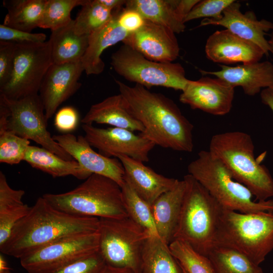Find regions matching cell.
Returning <instances> with one entry per match:
<instances>
[{
	"label": "cell",
	"mask_w": 273,
	"mask_h": 273,
	"mask_svg": "<svg viewBox=\"0 0 273 273\" xmlns=\"http://www.w3.org/2000/svg\"><path fill=\"white\" fill-rule=\"evenodd\" d=\"M115 81L130 112L144 126L142 133L146 138L164 148L192 152L194 126L173 101L138 84L130 86Z\"/></svg>",
	"instance_id": "6da1fadb"
},
{
	"label": "cell",
	"mask_w": 273,
	"mask_h": 273,
	"mask_svg": "<svg viewBox=\"0 0 273 273\" xmlns=\"http://www.w3.org/2000/svg\"><path fill=\"white\" fill-rule=\"evenodd\" d=\"M99 218L71 215L53 207L42 196L14 226L2 254L20 259L60 239L98 232Z\"/></svg>",
	"instance_id": "7a4b0ae2"
},
{
	"label": "cell",
	"mask_w": 273,
	"mask_h": 273,
	"mask_svg": "<svg viewBox=\"0 0 273 273\" xmlns=\"http://www.w3.org/2000/svg\"><path fill=\"white\" fill-rule=\"evenodd\" d=\"M208 151L250 191L256 201L273 197V178L266 166L255 159L249 134L239 131L216 134L211 139Z\"/></svg>",
	"instance_id": "3957f363"
},
{
	"label": "cell",
	"mask_w": 273,
	"mask_h": 273,
	"mask_svg": "<svg viewBox=\"0 0 273 273\" xmlns=\"http://www.w3.org/2000/svg\"><path fill=\"white\" fill-rule=\"evenodd\" d=\"M215 245L234 249L259 265L273 250V211L244 213L222 207Z\"/></svg>",
	"instance_id": "277c9868"
},
{
	"label": "cell",
	"mask_w": 273,
	"mask_h": 273,
	"mask_svg": "<svg viewBox=\"0 0 273 273\" xmlns=\"http://www.w3.org/2000/svg\"><path fill=\"white\" fill-rule=\"evenodd\" d=\"M42 197L56 209L68 214L98 218L128 217L121 187L107 177L93 174L75 188Z\"/></svg>",
	"instance_id": "5b68a950"
},
{
	"label": "cell",
	"mask_w": 273,
	"mask_h": 273,
	"mask_svg": "<svg viewBox=\"0 0 273 273\" xmlns=\"http://www.w3.org/2000/svg\"><path fill=\"white\" fill-rule=\"evenodd\" d=\"M183 179L186 190L173 240L184 241L208 257L214 245L222 207L192 175Z\"/></svg>",
	"instance_id": "8992f818"
},
{
	"label": "cell",
	"mask_w": 273,
	"mask_h": 273,
	"mask_svg": "<svg viewBox=\"0 0 273 273\" xmlns=\"http://www.w3.org/2000/svg\"><path fill=\"white\" fill-rule=\"evenodd\" d=\"M188 171L224 209L244 213L273 211V199L256 201L250 191L208 150L200 151L189 164Z\"/></svg>",
	"instance_id": "52a82bcc"
},
{
	"label": "cell",
	"mask_w": 273,
	"mask_h": 273,
	"mask_svg": "<svg viewBox=\"0 0 273 273\" xmlns=\"http://www.w3.org/2000/svg\"><path fill=\"white\" fill-rule=\"evenodd\" d=\"M47 121L39 94L15 100L0 95V129L33 141L64 160H73L54 140L47 129Z\"/></svg>",
	"instance_id": "ba28073f"
},
{
	"label": "cell",
	"mask_w": 273,
	"mask_h": 273,
	"mask_svg": "<svg viewBox=\"0 0 273 273\" xmlns=\"http://www.w3.org/2000/svg\"><path fill=\"white\" fill-rule=\"evenodd\" d=\"M99 220L98 252L107 265L139 273L143 252L151 235L129 217Z\"/></svg>",
	"instance_id": "9c48e42d"
},
{
	"label": "cell",
	"mask_w": 273,
	"mask_h": 273,
	"mask_svg": "<svg viewBox=\"0 0 273 273\" xmlns=\"http://www.w3.org/2000/svg\"><path fill=\"white\" fill-rule=\"evenodd\" d=\"M111 60L117 74L148 89L156 86L182 92L190 80L180 63L152 61L125 44L112 54Z\"/></svg>",
	"instance_id": "30bf717a"
},
{
	"label": "cell",
	"mask_w": 273,
	"mask_h": 273,
	"mask_svg": "<svg viewBox=\"0 0 273 273\" xmlns=\"http://www.w3.org/2000/svg\"><path fill=\"white\" fill-rule=\"evenodd\" d=\"M52 64L49 40L16 43L12 74L7 83L0 88V95L15 100L38 94L43 79Z\"/></svg>",
	"instance_id": "8fae6325"
},
{
	"label": "cell",
	"mask_w": 273,
	"mask_h": 273,
	"mask_svg": "<svg viewBox=\"0 0 273 273\" xmlns=\"http://www.w3.org/2000/svg\"><path fill=\"white\" fill-rule=\"evenodd\" d=\"M98 232L69 236L20 259L28 273H52L98 251Z\"/></svg>",
	"instance_id": "7c38bea8"
},
{
	"label": "cell",
	"mask_w": 273,
	"mask_h": 273,
	"mask_svg": "<svg viewBox=\"0 0 273 273\" xmlns=\"http://www.w3.org/2000/svg\"><path fill=\"white\" fill-rule=\"evenodd\" d=\"M84 136L92 147L102 155L117 158L126 156L134 160L147 162L150 152L155 145L142 132L136 134L129 130L118 128H106L82 124Z\"/></svg>",
	"instance_id": "4fadbf2b"
},
{
	"label": "cell",
	"mask_w": 273,
	"mask_h": 273,
	"mask_svg": "<svg viewBox=\"0 0 273 273\" xmlns=\"http://www.w3.org/2000/svg\"><path fill=\"white\" fill-rule=\"evenodd\" d=\"M235 88L218 78L204 77L190 80L179 96V101L193 109L222 116L231 110Z\"/></svg>",
	"instance_id": "5bb4252c"
},
{
	"label": "cell",
	"mask_w": 273,
	"mask_h": 273,
	"mask_svg": "<svg viewBox=\"0 0 273 273\" xmlns=\"http://www.w3.org/2000/svg\"><path fill=\"white\" fill-rule=\"evenodd\" d=\"M52 137L89 175L96 174L107 177L121 187L124 184L125 172L120 161L96 152L84 136L76 137L69 133Z\"/></svg>",
	"instance_id": "9a60e30c"
},
{
	"label": "cell",
	"mask_w": 273,
	"mask_h": 273,
	"mask_svg": "<svg viewBox=\"0 0 273 273\" xmlns=\"http://www.w3.org/2000/svg\"><path fill=\"white\" fill-rule=\"evenodd\" d=\"M84 71L81 61L61 64H52L39 89V96L48 120L58 107L80 87L79 79Z\"/></svg>",
	"instance_id": "2e32d148"
},
{
	"label": "cell",
	"mask_w": 273,
	"mask_h": 273,
	"mask_svg": "<svg viewBox=\"0 0 273 273\" xmlns=\"http://www.w3.org/2000/svg\"><path fill=\"white\" fill-rule=\"evenodd\" d=\"M175 34L166 27L146 20L141 28L129 34L122 42L149 60L173 62L180 51Z\"/></svg>",
	"instance_id": "e0dca14e"
},
{
	"label": "cell",
	"mask_w": 273,
	"mask_h": 273,
	"mask_svg": "<svg viewBox=\"0 0 273 273\" xmlns=\"http://www.w3.org/2000/svg\"><path fill=\"white\" fill-rule=\"evenodd\" d=\"M240 7V3L235 1L225 9L220 19L205 18L199 26H223L236 35L258 46L265 55L268 56L269 52L273 55V51L265 37L266 32L273 30V23L264 19L258 20L252 11L243 13Z\"/></svg>",
	"instance_id": "ac0fdd59"
},
{
	"label": "cell",
	"mask_w": 273,
	"mask_h": 273,
	"mask_svg": "<svg viewBox=\"0 0 273 273\" xmlns=\"http://www.w3.org/2000/svg\"><path fill=\"white\" fill-rule=\"evenodd\" d=\"M205 52L209 60L224 65L258 62L265 55L258 46L228 29L217 30L210 35L207 39Z\"/></svg>",
	"instance_id": "d6986e66"
},
{
	"label": "cell",
	"mask_w": 273,
	"mask_h": 273,
	"mask_svg": "<svg viewBox=\"0 0 273 273\" xmlns=\"http://www.w3.org/2000/svg\"><path fill=\"white\" fill-rule=\"evenodd\" d=\"M199 0H128L124 8L138 11L147 20L175 33L186 28L184 20Z\"/></svg>",
	"instance_id": "ffe728a7"
},
{
	"label": "cell",
	"mask_w": 273,
	"mask_h": 273,
	"mask_svg": "<svg viewBox=\"0 0 273 273\" xmlns=\"http://www.w3.org/2000/svg\"><path fill=\"white\" fill-rule=\"evenodd\" d=\"M218 71L200 70L203 75H213L235 88L240 86L244 93L253 96L262 88L273 86V65L268 61L239 65L235 67L220 65Z\"/></svg>",
	"instance_id": "44dd1931"
},
{
	"label": "cell",
	"mask_w": 273,
	"mask_h": 273,
	"mask_svg": "<svg viewBox=\"0 0 273 273\" xmlns=\"http://www.w3.org/2000/svg\"><path fill=\"white\" fill-rule=\"evenodd\" d=\"M117 158L124 169V180L151 206L159 196L172 189L178 180L158 174L144 162L127 156H119Z\"/></svg>",
	"instance_id": "7402d4cb"
},
{
	"label": "cell",
	"mask_w": 273,
	"mask_h": 273,
	"mask_svg": "<svg viewBox=\"0 0 273 273\" xmlns=\"http://www.w3.org/2000/svg\"><path fill=\"white\" fill-rule=\"evenodd\" d=\"M82 124H105L132 131L143 132L142 124L131 114L128 105L119 93L91 106L81 120Z\"/></svg>",
	"instance_id": "603a6c76"
},
{
	"label": "cell",
	"mask_w": 273,
	"mask_h": 273,
	"mask_svg": "<svg viewBox=\"0 0 273 273\" xmlns=\"http://www.w3.org/2000/svg\"><path fill=\"white\" fill-rule=\"evenodd\" d=\"M186 190V183L179 180L169 191L159 196L151 210L160 239L167 245L173 240Z\"/></svg>",
	"instance_id": "cb8c5ba5"
},
{
	"label": "cell",
	"mask_w": 273,
	"mask_h": 273,
	"mask_svg": "<svg viewBox=\"0 0 273 273\" xmlns=\"http://www.w3.org/2000/svg\"><path fill=\"white\" fill-rule=\"evenodd\" d=\"M121 10L115 11L108 23L89 35L88 47L81 59L87 75L101 73L105 68L101 57L104 51L119 41L122 42L129 34L118 23L117 15Z\"/></svg>",
	"instance_id": "d4e9b609"
},
{
	"label": "cell",
	"mask_w": 273,
	"mask_h": 273,
	"mask_svg": "<svg viewBox=\"0 0 273 273\" xmlns=\"http://www.w3.org/2000/svg\"><path fill=\"white\" fill-rule=\"evenodd\" d=\"M49 40L53 64L81 61L88 47L89 35H78L74 30V20L68 25L51 31Z\"/></svg>",
	"instance_id": "484cf974"
},
{
	"label": "cell",
	"mask_w": 273,
	"mask_h": 273,
	"mask_svg": "<svg viewBox=\"0 0 273 273\" xmlns=\"http://www.w3.org/2000/svg\"><path fill=\"white\" fill-rule=\"evenodd\" d=\"M23 190H15L9 185L5 174L0 171V246L9 238L15 225L29 211L24 204Z\"/></svg>",
	"instance_id": "4316f807"
},
{
	"label": "cell",
	"mask_w": 273,
	"mask_h": 273,
	"mask_svg": "<svg viewBox=\"0 0 273 273\" xmlns=\"http://www.w3.org/2000/svg\"><path fill=\"white\" fill-rule=\"evenodd\" d=\"M24 161L53 177L72 175L79 179H85L90 176L74 159L64 160L43 147L30 145Z\"/></svg>",
	"instance_id": "83f0119b"
},
{
	"label": "cell",
	"mask_w": 273,
	"mask_h": 273,
	"mask_svg": "<svg viewBox=\"0 0 273 273\" xmlns=\"http://www.w3.org/2000/svg\"><path fill=\"white\" fill-rule=\"evenodd\" d=\"M139 273H187L160 237L150 236L142 257Z\"/></svg>",
	"instance_id": "f1b7e54d"
},
{
	"label": "cell",
	"mask_w": 273,
	"mask_h": 273,
	"mask_svg": "<svg viewBox=\"0 0 273 273\" xmlns=\"http://www.w3.org/2000/svg\"><path fill=\"white\" fill-rule=\"evenodd\" d=\"M47 0L4 1L8 10L3 24L12 28L31 32L39 27Z\"/></svg>",
	"instance_id": "f546056e"
},
{
	"label": "cell",
	"mask_w": 273,
	"mask_h": 273,
	"mask_svg": "<svg viewBox=\"0 0 273 273\" xmlns=\"http://www.w3.org/2000/svg\"><path fill=\"white\" fill-rule=\"evenodd\" d=\"M208 257L215 273H264L259 265L230 248L215 245Z\"/></svg>",
	"instance_id": "4dcf8cb0"
},
{
	"label": "cell",
	"mask_w": 273,
	"mask_h": 273,
	"mask_svg": "<svg viewBox=\"0 0 273 273\" xmlns=\"http://www.w3.org/2000/svg\"><path fill=\"white\" fill-rule=\"evenodd\" d=\"M121 190L128 216L145 230L150 235L159 237L151 206L139 196L125 180Z\"/></svg>",
	"instance_id": "1f68e13d"
},
{
	"label": "cell",
	"mask_w": 273,
	"mask_h": 273,
	"mask_svg": "<svg viewBox=\"0 0 273 273\" xmlns=\"http://www.w3.org/2000/svg\"><path fill=\"white\" fill-rule=\"evenodd\" d=\"M75 20L74 27L78 35H89L108 23L115 11L106 8L98 0H86Z\"/></svg>",
	"instance_id": "d6a6232c"
},
{
	"label": "cell",
	"mask_w": 273,
	"mask_h": 273,
	"mask_svg": "<svg viewBox=\"0 0 273 273\" xmlns=\"http://www.w3.org/2000/svg\"><path fill=\"white\" fill-rule=\"evenodd\" d=\"M168 246L187 273H215L209 258L195 251L187 243L174 240Z\"/></svg>",
	"instance_id": "836d02e7"
},
{
	"label": "cell",
	"mask_w": 273,
	"mask_h": 273,
	"mask_svg": "<svg viewBox=\"0 0 273 273\" xmlns=\"http://www.w3.org/2000/svg\"><path fill=\"white\" fill-rule=\"evenodd\" d=\"M86 0H47L38 27L51 31L69 24L74 8L83 6Z\"/></svg>",
	"instance_id": "e575fe53"
},
{
	"label": "cell",
	"mask_w": 273,
	"mask_h": 273,
	"mask_svg": "<svg viewBox=\"0 0 273 273\" xmlns=\"http://www.w3.org/2000/svg\"><path fill=\"white\" fill-rule=\"evenodd\" d=\"M30 141L5 129H0V162L10 165L24 160Z\"/></svg>",
	"instance_id": "d590c367"
},
{
	"label": "cell",
	"mask_w": 273,
	"mask_h": 273,
	"mask_svg": "<svg viewBox=\"0 0 273 273\" xmlns=\"http://www.w3.org/2000/svg\"><path fill=\"white\" fill-rule=\"evenodd\" d=\"M235 0H203L193 8L186 17L184 22L201 18L218 20L222 16L223 11Z\"/></svg>",
	"instance_id": "8d00e7d4"
},
{
	"label": "cell",
	"mask_w": 273,
	"mask_h": 273,
	"mask_svg": "<svg viewBox=\"0 0 273 273\" xmlns=\"http://www.w3.org/2000/svg\"><path fill=\"white\" fill-rule=\"evenodd\" d=\"M106 266L98 251L52 273H102Z\"/></svg>",
	"instance_id": "74e56055"
},
{
	"label": "cell",
	"mask_w": 273,
	"mask_h": 273,
	"mask_svg": "<svg viewBox=\"0 0 273 273\" xmlns=\"http://www.w3.org/2000/svg\"><path fill=\"white\" fill-rule=\"evenodd\" d=\"M16 43L0 41V88L9 81L13 70Z\"/></svg>",
	"instance_id": "f35d334b"
},
{
	"label": "cell",
	"mask_w": 273,
	"mask_h": 273,
	"mask_svg": "<svg viewBox=\"0 0 273 273\" xmlns=\"http://www.w3.org/2000/svg\"><path fill=\"white\" fill-rule=\"evenodd\" d=\"M46 35L43 33H31L0 25V40L15 43L43 42Z\"/></svg>",
	"instance_id": "ab89813d"
},
{
	"label": "cell",
	"mask_w": 273,
	"mask_h": 273,
	"mask_svg": "<svg viewBox=\"0 0 273 273\" xmlns=\"http://www.w3.org/2000/svg\"><path fill=\"white\" fill-rule=\"evenodd\" d=\"M79 120L77 111L70 106L64 107L56 114L54 125L60 131L69 133L77 127Z\"/></svg>",
	"instance_id": "60d3db41"
},
{
	"label": "cell",
	"mask_w": 273,
	"mask_h": 273,
	"mask_svg": "<svg viewBox=\"0 0 273 273\" xmlns=\"http://www.w3.org/2000/svg\"><path fill=\"white\" fill-rule=\"evenodd\" d=\"M117 21L119 26L130 34L141 28L146 19L136 10L124 8L118 13Z\"/></svg>",
	"instance_id": "b9f144b4"
},
{
	"label": "cell",
	"mask_w": 273,
	"mask_h": 273,
	"mask_svg": "<svg viewBox=\"0 0 273 273\" xmlns=\"http://www.w3.org/2000/svg\"><path fill=\"white\" fill-rule=\"evenodd\" d=\"M98 2L106 8L112 11L122 9L125 6L126 1L125 0H98Z\"/></svg>",
	"instance_id": "7bdbcfd3"
},
{
	"label": "cell",
	"mask_w": 273,
	"mask_h": 273,
	"mask_svg": "<svg viewBox=\"0 0 273 273\" xmlns=\"http://www.w3.org/2000/svg\"><path fill=\"white\" fill-rule=\"evenodd\" d=\"M262 102L268 106L273 112V86L264 88L260 93Z\"/></svg>",
	"instance_id": "ee69618b"
},
{
	"label": "cell",
	"mask_w": 273,
	"mask_h": 273,
	"mask_svg": "<svg viewBox=\"0 0 273 273\" xmlns=\"http://www.w3.org/2000/svg\"><path fill=\"white\" fill-rule=\"evenodd\" d=\"M102 273H135L131 269L125 267H116L107 265Z\"/></svg>",
	"instance_id": "f6af8a7d"
},
{
	"label": "cell",
	"mask_w": 273,
	"mask_h": 273,
	"mask_svg": "<svg viewBox=\"0 0 273 273\" xmlns=\"http://www.w3.org/2000/svg\"><path fill=\"white\" fill-rule=\"evenodd\" d=\"M9 269H10V268L9 267L6 260L1 254L0 255V272H2Z\"/></svg>",
	"instance_id": "bcb514c9"
},
{
	"label": "cell",
	"mask_w": 273,
	"mask_h": 273,
	"mask_svg": "<svg viewBox=\"0 0 273 273\" xmlns=\"http://www.w3.org/2000/svg\"><path fill=\"white\" fill-rule=\"evenodd\" d=\"M268 42L273 51V30L271 32L270 39L268 40Z\"/></svg>",
	"instance_id": "7dc6e473"
},
{
	"label": "cell",
	"mask_w": 273,
	"mask_h": 273,
	"mask_svg": "<svg viewBox=\"0 0 273 273\" xmlns=\"http://www.w3.org/2000/svg\"><path fill=\"white\" fill-rule=\"evenodd\" d=\"M0 273H12V272L11 271V269H9Z\"/></svg>",
	"instance_id": "c3c4849f"
}]
</instances>
